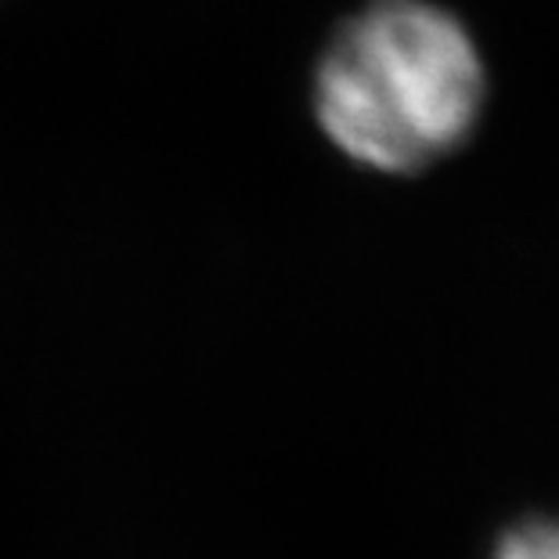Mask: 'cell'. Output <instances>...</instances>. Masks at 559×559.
<instances>
[{"mask_svg": "<svg viewBox=\"0 0 559 559\" xmlns=\"http://www.w3.org/2000/svg\"><path fill=\"white\" fill-rule=\"evenodd\" d=\"M487 69L469 29L430 0H376L343 26L314 80V112L343 156L423 174L473 138Z\"/></svg>", "mask_w": 559, "mask_h": 559, "instance_id": "obj_1", "label": "cell"}, {"mask_svg": "<svg viewBox=\"0 0 559 559\" xmlns=\"http://www.w3.org/2000/svg\"><path fill=\"white\" fill-rule=\"evenodd\" d=\"M498 559H559V523H523L498 545Z\"/></svg>", "mask_w": 559, "mask_h": 559, "instance_id": "obj_2", "label": "cell"}]
</instances>
